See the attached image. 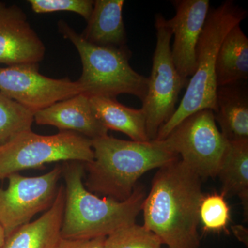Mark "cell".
<instances>
[{
	"instance_id": "cell-13",
	"label": "cell",
	"mask_w": 248,
	"mask_h": 248,
	"mask_svg": "<svg viewBox=\"0 0 248 248\" xmlns=\"http://www.w3.org/2000/svg\"><path fill=\"white\" fill-rule=\"evenodd\" d=\"M34 122L56 127L60 131L73 132L91 140L107 136L108 132L94 115L89 97L82 93L37 111Z\"/></svg>"
},
{
	"instance_id": "cell-8",
	"label": "cell",
	"mask_w": 248,
	"mask_h": 248,
	"mask_svg": "<svg viewBox=\"0 0 248 248\" xmlns=\"http://www.w3.org/2000/svg\"><path fill=\"white\" fill-rule=\"evenodd\" d=\"M164 141L201 179L217 177L227 141L213 110L197 111L182 121Z\"/></svg>"
},
{
	"instance_id": "cell-10",
	"label": "cell",
	"mask_w": 248,
	"mask_h": 248,
	"mask_svg": "<svg viewBox=\"0 0 248 248\" xmlns=\"http://www.w3.org/2000/svg\"><path fill=\"white\" fill-rule=\"evenodd\" d=\"M0 92L35 113L81 94L78 81L41 74L39 64L0 67Z\"/></svg>"
},
{
	"instance_id": "cell-23",
	"label": "cell",
	"mask_w": 248,
	"mask_h": 248,
	"mask_svg": "<svg viewBox=\"0 0 248 248\" xmlns=\"http://www.w3.org/2000/svg\"><path fill=\"white\" fill-rule=\"evenodd\" d=\"M31 9L36 14H50L57 11L76 13L87 22L92 14V0H29Z\"/></svg>"
},
{
	"instance_id": "cell-9",
	"label": "cell",
	"mask_w": 248,
	"mask_h": 248,
	"mask_svg": "<svg viewBox=\"0 0 248 248\" xmlns=\"http://www.w3.org/2000/svg\"><path fill=\"white\" fill-rule=\"evenodd\" d=\"M62 174L63 166L58 164L38 177H24L15 173L7 178V189L0 187V224L6 237L31 222L37 214L47 211L52 206Z\"/></svg>"
},
{
	"instance_id": "cell-3",
	"label": "cell",
	"mask_w": 248,
	"mask_h": 248,
	"mask_svg": "<svg viewBox=\"0 0 248 248\" xmlns=\"http://www.w3.org/2000/svg\"><path fill=\"white\" fill-rule=\"evenodd\" d=\"M84 163L66 161L63 166L65 205L61 236L63 239L107 237L124 227L133 224L142 211L146 194L141 186L123 202L89 192L85 187Z\"/></svg>"
},
{
	"instance_id": "cell-14",
	"label": "cell",
	"mask_w": 248,
	"mask_h": 248,
	"mask_svg": "<svg viewBox=\"0 0 248 248\" xmlns=\"http://www.w3.org/2000/svg\"><path fill=\"white\" fill-rule=\"evenodd\" d=\"M65 187H59L52 206L35 221L18 228L6 237L3 248H55L61 239Z\"/></svg>"
},
{
	"instance_id": "cell-20",
	"label": "cell",
	"mask_w": 248,
	"mask_h": 248,
	"mask_svg": "<svg viewBox=\"0 0 248 248\" xmlns=\"http://www.w3.org/2000/svg\"><path fill=\"white\" fill-rule=\"evenodd\" d=\"M34 113L0 92V146L31 130Z\"/></svg>"
},
{
	"instance_id": "cell-24",
	"label": "cell",
	"mask_w": 248,
	"mask_h": 248,
	"mask_svg": "<svg viewBox=\"0 0 248 248\" xmlns=\"http://www.w3.org/2000/svg\"><path fill=\"white\" fill-rule=\"evenodd\" d=\"M106 238L98 237L91 239H68L61 238L55 248H104Z\"/></svg>"
},
{
	"instance_id": "cell-22",
	"label": "cell",
	"mask_w": 248,
	"mask_h": 248,
	"mask_svg": "<svg viewBox=\"0 0 248 248\" xmlns=\"http://www.w3.org/2000/svg\"><path fill=\"white\" fill-rule=\"evenodd\" d=\"M231 220V211L222 194L203 196L200 207V221L205 232L225 230Z\"/></svg>"
},
{
	"instance_id": "cell-17",
	"label": "cell",
	"mask_w": 248,
	"mask_h": 248,
	"mask_svg": "<svg viewBox=\"0 0 248 248\" xmlns=\"http://www.w3.org/2000/svg\"><path fill=\"white\" fill-rule=\"evenodd\" d=\"M94 115L108 129L125 134L132 141L148 142L146 116L140 109L125 107L116 98L89 97Z\"/></svg>"
},
{
	"instance_id": "cell-4",
	"label": "cell",
	"mask_w": 248,
	"mask_h": 248,
	"mask_svg": "<svg viewBox=\"0 0 248 248\" xmlns=\"http://www.w3.org/2000/svg\"><path fill=\"white\" fill-rule=\"evenodd\" d=\"M247 10L228 0L210 7L197 46V66L184 97L172 117L159 129L156 140H164L186 117L203 109L215 110L217 85L215 64L227 33L246 19Z\"/></svg>"
},
{
	"instance_id": "cell-21",
	"label": "cell",
	"mask_w": 248,
	"mask_h": 248,
	"mask_svg": "<svg viewBox=\"0 0 248 248\" xmlns=\"http://www.w3.org/2000/svg\"><path fill=\"white\" fill-rule=\"evenodd\" d=\"M161 241L144 226L133 223L108 235L104 248H161Z\"/></svg>"
},
{
	"instance_id": "cell-16",
	"label": "cell",
	"mask_w": 248,
	"mask_h": 248,
	"mask_svg": "<svg viewBox=\"0 0 248 248\" xmlns=\"http://www.w3.org/2000/svg\"><path fill=\"white\" fill-rule=\"evenodd\" d=\"M124 0H96L87 26L81 35L101 46H126L127 35L122 11Z\"/></svg>"
},
{
	"instance_id": "cell-2",
	"label": "cell",
	"mask_w": 248,
	"mask_h": 248,
	"mask_svg": "<svg viewBox=\"0 0 248 248\" xmlns=\"http://www.w3.org/2000/svg\"><path fill=\"white\" fill-rule=\"evenodd\" d=\"M94 159L85 163L89 192L123 202L145 173L179 159L164 140L138 142L107 136L92 140Z\"/></svg>"
},
{
	"instance_id": "cell-15",
	"label": "cell",
	"mask_w": 248,
	"mask_h": 248,
	"mask_svg": "<svg viewBox=\"0 0 248 248\" xmlns=\"http://www.w3.org/2000/svg\"><path fill=\"white\" fill-rule=\"evenodd\" d=\"M213 112L215 122L227 141L248 140V81L217 87Z\"/></svg>"
},
{
	"instance_id": "cell-11",
	"label": "cell",
	"mask_w": 248,
	"mask_h": 248,
	"mask_svg": "<svg viewBox=\"0 0 248 248\" xmlns=\"http://www.w3.org/2000/svg\"><path fill=\"white\" fill-rule=\"evenodd\" d=\"M176 14L167 19L174 36L171 55L181 78L188 84L197 66V46L210 10L209 0H174Z\"/></svg>"
},
{
	"instance_id": "cell-6",
	"label": "cell",
	"mask_w": 248,
	"mask_h": 248,
	"mask_svg": "<svg viewBox=\"0 0 248 248\" xmlns=\"http://www.w3.org/2000/svg\"><path fill=\"white\" fill-rule=\"evenodd\" d=\"M94 159L92 140L79 134L60 131L42 135L23 132L0 146V180L29 169H42L58 161L91 162Z\"/></svg>"
},
{
	"instance_id": "cell-26",
	"label": "cell",
	"mask_w": 248,
	"mask_h": 248,
	"mask_svg": "<svg viewBox=\"0 0 248 248\" xmlns=\"http://www.w3.org/2000/svg\"><path fill=\"white\" fill-rule=\"evenodd\" d=\"M6 235L4 228L0 224V248H3L6 241Z\"/></svg>"
},
{
	"instance_id": "cell-5",
	"label": "cell",
	"mask_w": 248,
	"mask_h": 248,
	"mask_svg": "<svg viewBox=\"0 0 248 248\" xmlns=\"http://www.w3.org/2000/svg\"><path fill=\"white\" fill-rule=\"evenodd\" d=\"M64 38L76 46L82 63V73L77 80L81 93L89 97L116 98L128 94L144 100L148 78L137 73L129 60L132 52L128 46H101L90 43L64 21L58 22Z\"/></svg>"
},
{
	"instance_id": "cell-1",
	"label": "cell",
	"mask_w": 248,
	"mask_h": 248,
	"mask_svg": "<svg viewBox=\"0 0 248 248\" xmlns=\"http://www.w3.org/2000/svg\"><path fill=\"white\" fill-rule=\"evenodd\" d=\"M202 180L180 159L158 169L142 211L144 226L169 248H200Z\"/></svg>"
},
{
	"instance_id": "cell-12",
	"label": "cell",
	"mask_w": 248,
	"mask_h": 248,
	"mask_svg": "<svg viewBox=\"0 0 248 248\" xmlns=\"http://www.w3.org/2000/svg\"><path fill=\"white\" fill-rule=\"evenodd\" d=\"M46 46L19 6L0 1V64H39Z\"/></svg>"
},
{
	"instance_id": "cell-25",
	"label": "cell",
	"mask_w": 248,
	"mask_h": 248,
	"mask_svg": "<svg viewBox=\"0 0 248 248\" xmlns=\"http://www.w3.org/2000/svg\"><path fill=\"white\" fill-rule=\"evenodd\" d=\"M232 228L238 239L246 244V242L248 241L247 238H246V236L248 237V230L241 226H232Z\"/></svg>"
},
{
	"instance_id": "cell-19",
	"label": "cell",
	"mask_w": 248,
	"mask_h": 248,
	"mask_svg": "<svg viewBox=\"0 0 248 248\" xmlns=\"http://www.w3.org/2000/svg\"><path fill=\"white\" fill-rule=\"evenodd\" d=\"M217 87L248 81V38L240 24L235 26L223 39L215 64Z\"/></svg>"
},
{
	"instance_id": "cell-7",
	"label": "cell",
	"mask_w": 248,
	"mask_h": 248,
	"mask_svg": "<svg viewBox=\"0 0 248 248\" xmlns=\"http://www.w3.org/2000/svg\"><path fill=\"white\" fill-rule=\"evenodd\" d=\"M156 47L153 55L148 91L141 108L146 116V133L151 141L156 140L159 129L174 115L181 91L187 84L181 78L171 55L172 32L167 19L155 16Z\"/></svg>"
},
{
	"instance_id": "cell-18",
	"label": "cell",
	"mask_w": 248,
	"mask_h": 248,
	"mask_svg": "<svg viewBox=\"0 0 248 248\" xmlns=\"http://www.w3.org/2000/svg\"><path fill=\"white\" fill-rule=\"evenodd\" d=\"M222 184L221 194L237 196L248 215V140L227 142L217 176Z\"/></svg>"
}]
</instances>
